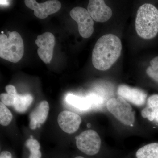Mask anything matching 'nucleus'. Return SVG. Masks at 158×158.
<instances>
[{"mask_svg": "<svg viewBox=\"0 0 158 158\" xmlns=\"http://www.w3.org/2000/svg\"><path fill=\"white\" fill-rule=\"evenodd\" d=\"M122 45L119 37L106 34L97 41L92 51L93 66L99 70L110 69L121 55Z\"/></svg>", "mask_w": 158, "mask_h": 158, "instance_id": "1", "label": "nucleus"}, {"mask_svg": "<svg viewBox=\"0 0 158 158\" xmlns=\"http://www.w3.org/2000/svg\"><path fill=\"white\" fill-rule=\"evenodd\" d=\"M135 25L136 32L141 38H154L158 33V9L150 4L140 6L137 11Z\"/></svg>", "mask_w": 158, "mask_h": 158, "instance_id": "2", "label": "nucleus"}, {"mask_svg": "<svg viewBox=\"0 0 158 158\" xmlns=\"http://www.w3.org/2000/svg\"><path fill=\"white\" fill-rule=\"evenodd\" d=\"M0 35V57L9 62L17 63L24 54L23 41L19 33L16 31Z\"/></svg>", "mask_w": 158, "mask_h": 158, "instance_id": "3", "label": "nucleus"}, {"mask_svg": "<svg viewBox=\"0 0 158 158\" xmlns=\"http://www.w3.org/2000/svg\"><path fill=\"white\" fill-rule=\"evenodd\" d=\"M106 106L108 111L123 124L131 125L135 122V113L132 108L121 97L110 99L107 102Z\"/></svg>", "mask_w": 158, "mask_h": 158, "instance_id": "4", "label": "nucleus"}, {"mask_svg": "<svg viewBox=\"0 0 158 158\" xmlns=\"http://www.w3.org/2000/svg\"><path fill=\"white\" fill-rule=\"evenodd\" d=\"M76 139L77 147L85 154L93 156L99 151L101 140L95 131L86 130L76 137Z\"/></svg>", "mask_w": 158, "mask_h": 158, "instance_id": "5", "label": "nucleus"}, {"mask_svg": "<svg viewBox=\"0 0 158 158\" xmlns=\"http://www.w3.org/2000/svg\"><path fill=\"white\" fill-rule=\"evenodd\" d=\"M69 15L77 23L81 36L84 38L91 37L94 31V23L88 10L82 7H75L71 10Z\"/></svg>", "mask_w": 158, "mask_h": 158, "instance_id": "6", "label": "nucleus"}, {"mask_svg": "<svg viewBox=\"0 0 158 158\" xmlns=\"http://www.w3.org/2000/svg\"><path fill=\"white\" fill-rule=\"evenodd\" d=\"M24 2L27 7L34 11L36 17L42 19L58 12L62 6L61 2L57 0H50L42 3L35 0H25Z\"/></svg>", "mask_w": 158, "mask_h": 158, "instance_id": "7", "label": "nucleus"}, {"mask_svg": "<svg viewBox=\"0 0 158 158\" xmlns=\"http://www.w3.org/2000/svg\"><path fill=\"white\" fill-rule=\"evenodd\" d=\"M35 43L39 48L37 54L40 59L46 64L50 63L53 56L55 45V37L50 32H46L38 35Z\"/></svg>", "mask_w": 158, "mask_h": 158, "instance_id": "8", "label": "nucleus"}, {"mask_svg": "<svg viewBox=\"0 0 158 158\" xmlns=\"http://www.w3.org/2000/svg\"><path fill=\"white\" fill-rule=\"evenodd\" d=\"M117 94L125 100L138 106H143L146 102L147 94L139 88H132L125 85H119Z\"/></svg>", "mask_w": 158, "mask_h": 158, "instance_id": "9", "label": "nucleus"}, {"mask_svg": "<svg viewBox=\"0 0 158 158\" xmlns=\"http://www.w3.org/2000/svg\"><path fill=\"white\" fill-rule=\"evenodd\" d=\"M87 10L93 20L97 22H106L113 15L112 9L102 0H90Z\"/></svg>", "mask_w": 158, "mask_h": 158, "instance_id": "10", "label": "nucleus"}, {"mask_svg": "<svg viewBox=\"0 0 158 158\" xmlns=\"http://www.w3.org/2000/svg\"><path fill=\"white\" fill-rule=\"evenodd\" d=\"M81 121V116L70 111H62L58 117V122L60 128L68 134L76 132L80 127Z\"/></svg>", "mask_w": 158, "mask_h": 158, "instance_id": "11", "label": "nucleus"}, {"mask_svg": "<svg viewBox=\"0 0 158 158\" xmlns=\"http://www.w3.org/2000/svg\"><path fill=\"white\" fill-rule=\"evenodd\" d=\"M49 110V105L46 101H43L37 108L31 113L30 116V127L35 130L38 125L45 122L47 118Z\"/></svg>", "mask_w": 158, "mask_h": 158, "instance_id": "12", "label": "nucleus"}, {"mask_svg": "<svg viewBox=\"0 0 158 158\" xmlns=\"http://www.w3.org/2000/svg\"><path fill=\"white\" fill-rule=\"evenodd\" d=\"M158 110V94H153L148 98L146 107L142 110L141 116L149 121H153L156 112Z\"/></svg>", "mask_w": 158, "mask_h": 158, "instance_id": "13", "label": "nucleus"}, {"mask_svg": "<svg viewBox=\"0 0 158 158\" xmlns=\"http://www.w3.org/2000/svg\"><path fill=\"white\" fill-rule=\"evenodd\" d=\"M66 101L69 105L83 111L89 110L92 107V105L87 97H81L69 94L66 97Z\"/></svg>", "mask_w": 158, "mask_h": 158, "instance_id": "14", "label": "nucleus"}, {"mask_svg": "<svg viewBox=\"0 0 158 158\" xmlns=\"http://www.w3.org/2000/svg\"><path fill=\"white\" fill-rule=\"evenodd\" d=\"M33 101V96L30 94H18L15 98L13 107L15 111L18 113H24L29 109Z\"/></svg>", "mask_w": 158, "mask_h": 158, "instance_id": "15", "label": "nucleus"}, {"mask_svg": "<svg viewBox=\"0 0 158 158\" xmlns=\"http://www.w3.org/2000/svg\"><path fill=\"white\" fill-rule=\"evenodd\" d=\"M137 158H158V143H153L139 148L136 153Z\"/></svg>", "mask_w": 158, "mask_h": 158, "instance_id": "16", "label": "nucleus"}, {"mask_svg": "<svg viewBox=\"0 0 158 158\" xmlns=\"http://www.w3.org/2000/svg\"><path fill=\"white\" fill-rule=\"evenodd\" d=\"M12 113L1 102H0V123L4 126L9 125L12 119Z\"/></svg>", "mask_w": 158, "mask_h": 158, "instance_id": "17", "label": "nucleus"}, {"mask_svg": "<svg viewBox=\"0 0 158 158\" xmlns=\"http://www.w3.org/2000/svg\"><path fill=\"white\" fill-rule=\"evenodd\" d=\"M150 64L146 69V73L151 78L158 83V56L153 58Z\"/></svg>", "mask_w": 158, "mask_h": 158, "instance_id": "18", "label": "nucleus"}, {"mask_svg": "<svg viewBox=\"0 0 158 158\" xmlns=\"http://www.w3.org/2000/svg\"><path fill=\"white\" fill-rule=\"evenodd\" d=\"M17 95H11L8 93L1 94L0 95L1 102L6 106H13L15 102V98Z\"/></svg>", "mask_w": 158, "mask_h": 158, "instance_id": "19", "label": "nucleus"}, {"mask_svg": "<svg viewBox=\"0 0 158 158\" xmlns=\"http://www.w3.org/2000/svg\"><path fill=\"white\" fill-rule=\"evenodd\" d=\"M26 147L28 148L30 151L33 150H38L40 149V145L37 140L34 138H30L26 143Z\"/></svg>", "mask_w": 158, "mask_h": 158, "instance_id": "20", "label": "nucleus"}, {"mask_svg": "<svg viewBox=\"0 0 158 158\" xmlns=\"http://www.w3.org/2000/svg\"><path fill=\"white\" fill-rule=\"evenodd\" d=\"M92 105V106H97L102 103V101L101 98L96 94H92L87 96Z\"/></svg>", "mask_w": 158, "mask_h": 158, "instance_id": "21", "label": "nucleus"}, {"mask_svg": "<svg viewBox=\"0 0 158 158\" xmlns=\"http://www.w3.org/2000/svg\"><path fill=\"white\" fill-rule=\"evenodd\" d=\"M6 89L7 93L9 94L14 95H17L18 94L16 89L13 85H7L6 87Z\"/></svg>", "mask_w": 158, "mask_h": 158, "instance_id": "22", "label": "nucleus"}, {"mask_svg": "<svg viewBox=\"0 0 158 158\" xmlns=\"http://www.w3.org/2000/svg\"><path fill=\"white\" fill-rule=\"evenodd\" d=\"M31 154L29 158H41V153L40 150L30 151Z\"/></svg>", "mask_w": 158, "mask_h": 158, "instance_id": "23", "label": "nucleus"}, {"mask_svg": "<svg viewBox=\"0 0 158 158\" xmlns=\"http://www.w3.org/2000/svg\"><path fill=\"white\" fill-rule=\"evenodd\" d=\"M0 158H12V155L9 152L4 151L1 153Z\"/></svg>", "mask_w": 158, "mask_h": 158, "instance_id": "24", "label": "nucleus"}, {"mask_svg": "<svg viewBox=\"0 0 158 158\" xmlns=\"http://www.w3.org/2000/svg\"><path fill=\"white\" fill-rule=\"evenodd\" d=\"M9 4V1H1V5H4V6H6V5H8Z\"/></svg>", "mask_w": 158, "mask_h": 158, "instance_id": "25", "label": "nucleus"}, {"mask_svg": "<svg viewBox=\"0 0 158 158\" xmlns=\"http://www.w3.org/2000/svg\"><path fill=\"white\" fill-rule=\"evenodd\" d=\"M158 123V110L156 111L155 114V119Z\"/></svg>", "mask_w": 158, "mask_h": 158, "instance_id": "26", "label": "nucleus"}, {"mask_svg": "<svg viewBox=\"0 0 158 158\" xmlns=\"http://www.w3.org/2000/svg\"><path fill=\"white\" fill-rule=\"evenodd\" d=\"M87 126H88V127H90V123H88V125H87Z\"/></svg>", "mask_w": 158, "mask_h": 158, "instance_id": "27", "label": "nucleus"}, {"mask_svg": "<svg viewBox=\"0 0 158 158\" xmlns=\"http://www.w3.org/2000/svg\"><path fill=\"white\" fill-rule=\"evenodd\" d=\"M75 158H85L83 157H81V156H77V157H75Z\"/></svg>", "mask_w": 158, "mask_h": 158, "instance_id": "28", "label": "nucleus"}]
</instances>
